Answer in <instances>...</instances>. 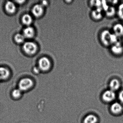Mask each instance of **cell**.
I'll use <instances>...</instances> for the list:
<instances>
[{"label":"cell","mask_w":123,"mask_h":123,"mask_svg":"<svg viewBox=\"0 0 123 123\" xmlns=\"http://www.w3.org/2000/svg\"><path fill=\"white\" fill-rule=\"evenodd\" d=\"M34 86V82L31 78H25L21 79L18 84V88L22 92L28 91L32 88Z\"/></svg>","instance_id":"6da1fadb"},{"label":"cell","mask_w":123,"mask_h":123,"mask_svg":"<svg viewBox=\"0 0 123 123\" xmlns=\"http://www.w3.org/2000/svg\"><path fill=\"white\" fill-rule=\"evenodd\" d=\"M23 49L26 54L32 55L36 53L38 48L35 43L32 42H26L24 43Z\"/></svg>","instance_id":"7a4b0ae2"},{"label":"cell","mask_w":123,"mask_h":123,"mask_svg":"<svg viewBox=\"0 0 123 123\" xmlns=\"http://www.w3.org/2000/svg\"><path fill=\"white\" fill-rule=\"evenodd\" d=\"M38 68L40 70L47 72L51 67L52 64L50 60L47 57H42L38 61Z\"/></svg>","instance_id":"3957f363"},{"label":"cell","mask_w":123,"mask_h":123,"mask_svg":"<svg viewBox=\"0 0 123 123\" xmlns=\"http://www.w3.org/2000/svg\"><path fill=\"white\" fill-rule=\"evenodd\" d=\"M111 33L108 30H105L102 31L100 35V39L101 43L105 46L111 45Z\"/></svg>","instance_id":"277c9868"},{"label":"cell","mask_w":123,"mask_h":123,"mask_svg":"<svg viewBox=\"0 0 123 123\" xmlns=\"http://www.w3.org/2000/svg\"><path fill=\"white\" fill-rule=\"evenodd\" d=\"M102 98L104 102L107 103H111L116 99V93L111 90H108L103 93Z\"/></svg>","instance_id":"5b68a950"},{"label":"cell","mask_w":123,"mask_h":123,"mask_svg":"<svg viewBox=\"0 0 123 123\" xmlns=\"http://www.w3.org/2000/svg\"><path fill=\"white\" fill-rule=\"evenodd\" d=\"M111 111L116 116L121 115L123 113V105L120 102H114L111 105Z\"/></svg>","instance_id":"8992f818"},{"label":"cell","mask_w":123,"mask_h":123,"mask_svg":"<svg viewBox=\"0 0 123 123\" xmlns=\"http://www.w3.org/2000/svg\"><path fill=\"white\" fill-rule=\"evenodd\" d=\"M44 7L41 4H37L33 6L31 10L32 14L36 18H39L43 14Z\"/></svg>","instance_id":"52a82bcc"},{"label":"cell","mask_w":123,"mask_h":123,"mask_svg":"<svg viewBox=\"0 0 123 123\" xmlns=\"http://www.w3.org/2000/svg\"><path fill=\"white\" fill-rule=\"evenodd\" d=\"M113 54L116 55L121 54L123 52V46L121 42L118 41L113 44L111 49Z\"/></svg>","instance_id":"ba28073f"},{"label":"cell","mask_w":123,"mask_h":123,"mask_svg":"<svg viewBox=\"0 0 123 123\" xmlns=\"http://www.w3.org/2000/svg\"><path fill=\"white\" fill-rule=\"evenodd\" d=\"M35 30L31 26H27L23 30V34L25 38L31 39L35 36Z\"/></svg>","instance_id":"9c48e42d"},{"label":"cell","mask_w":123,"mask_h":123,"mask_svg":"<svg viewBox=\"0 0 123 123\" xmlns=\"http://www.w3.org/2000/svg\"><path fill=\"white\" fill-rule=\"evenodd\" d=\"M103 10L102 8L101 7L97 8L95 10L92 11L91 16L93 20L96 21H98L100 20L102 18Z\"/></svg>","instance_id":"30bf717a"},{"label":"cell","mask_w":123,"mask_h":123,"mask_svg":"<svg viewBox=\"0 0 123 123\" xmlns=\"http://www.w3.org/2000/svg\"><path fill=\"white\" fill-rule=\"evenodd\" d=\"M110 90L114 92L118 90L121 87V83L118 79L114 78L111 80L109 84Z\"/></svg>","instance_id":"8fae6325"},{"label":"cell","mask_w":123,"mask_h":123,"mask_svg":"<svg viewBox=\"0 0 123 123\" xmlns=\"http://www.w3.org/2000/svg\"><path fill=\"white\" fill-rule=\"evenodd\" d=\"M113 34L116 35L118 38L123 36V25L121 24H115L113 28Z\"/></svg>","instance_id":"7c38bea8"},{"label":"cell","mask_w":123,"mask_h":123,"mask_svg":"<svg viewBox=\"0 0 123 123\" xmlns=\"http://www.w3.org/2000/svg\"><path fill=\"white\" fill-rule=\"evenodd\" d=\"M5 10L6 12L10 14H13L15 12L16 7L12 2L7 1L5 5Z\"/></svg>","instance_id":"4fadbf2b"},{"label":"cell","mask_w":123,"mask_h":123,"mask_svg":"<svg viewBox=\"0 0 123 123\" xmlns=\"http://www.w3.org/2000/svg\"><path fill=\"white\" fill-rule=\"evenodd\" d=\"M10 75L9 70L5 67H0V80H7Z\"/></svg>","instance_id":"5bb4252c"},{"label":"cell","mask_w":123,"mask_h":123,"mask_svg":"<svg viewBox=\"0 0 123 123\" xmlns=\"http://www.w3.org/2000/svg\"><path fill=\"white\" fill-rule=\"evenodd\" d=\"M98 117L94 114H90L87 115L84 118L83 123H98Z\"/></svg>","instance_id":"9a60e30c"},{"label":"cell","mask_w":123,"mask_h":123,"mask_svg":"<svg viewBox=\"0 0 123 123\" xmlns=\"http://www.w3.org/2000/svg\"><path fill=\"white\" fill-rule=\"evenodd\" d=\"M23 23L27 26H31L33 22L32 16L29 14H25L23 16L22 18Z\"/></svg>","instance_id":"2e32d148"},{"label":"cell","mask_w":123,"mask_h":123,"mask_svg":"<svg viewBox=\"0 0 123 123\" xmlns=\"http://www.w3.org/2000/svg\"><path fill=\"white\" fill-rule=\"evenodd\" d=\"M23 92L19 88L14 89L12 91L11 95L12 97L15 99H18L21 97Z\"/></svg>","instance_id":"e0dca14e"},{"label":"cell","mask_w":123,"mask_h":123,"mask_svg":"<svg viewBox=\"0 0 123 123\" xmlns=\"http://www.w3.org/2000/svg\"><path fill=\"white\" fill-rule=\"evenodd\" d=\"M25 38L23 34H17L15 35L14 40L18 44H21L24 43Z\"/></svg>","instance_id":"ac0fdd59"},{"label":"cell","mask_w":123,"mask_h":123,"mask_svg":"<svg viewBox=\"0 0 123 123\" xmlns=\"http://www.w3.org/2000/svg\"><path fill=\"white\" fill-rule=\"evenodd\" d=\"M106 16L108 17H111L113 16L116 13L115 8L113 7H109L108 10L105 11Z\"/></svg>","instance_id":"d6986e66"},{"label":"cell","mask_w":123,"mask_h":123,"mask_svg":"<svg viewBox=\"0 0 123 123\" xmlns=\"http://www.w3.org/2000/svg\"><path fill=\"white\" fill-rule=\"evenodd\" d=\"M117 13L119 18L123 20V3L119 5L117 11Z\"/></svg>","instance_id":"ffe728a7"},{"label":"cell","mask_w":123,"mask_h":123,"mask_svg":"<svg viewBox=\"0 0 123 123\" xmlns=\"http://www.w3.org/2000/svg\"><path fill=\"white\" fill-rule=\"evenodd\" d=\"M118 98L119 102L123 105V89L120 91L118 95Z\"/></svg>","instance_id":"44dd1931"},{"label":"cell","mask_w":123,"mask_h":123,"mask_svg":"<svg viewBox=\"0 0 123 123\" xmlns=\"http://www.w3.org/2000/svg\"><path fill=\"white\" fill-rule=\"evenodd\" d=\"M33 70V72L34 73L38 74V73H39L40 70L39 69L38 67L37 68V67H35L34 68Z\"/></svg>","instance_id":"7402d4cb"},{"label":"cell","mask_w":123,"mask_h":123,"mask_svg":"<svg viewBox=\"0 0 123 123\" xmlns=\"http://www.w3.org/2000/svg\"><path fill=\"white\" fill-rule=\"evenodd\" d=\"M44 7L47 6L48 5V3L47 1H42L41 4Z\"/></svg>","instance_id":"603a6c76"},{"label":"cell","mask_w":123,"mask_h":123,"mask_svg":"<svg viewBox=\"0 0 123 123\" xmlns=\"http://www.w3.org/2000/svg\"><path fill=\"white\" fill-rule=\"evenodd\" d=\"M15 2L18 4H19V5H21V4H23V3H24L25 2V0H18V1H16Z\"/></svg>","instance_id":"cb8c5ba5"}]
</instances>
